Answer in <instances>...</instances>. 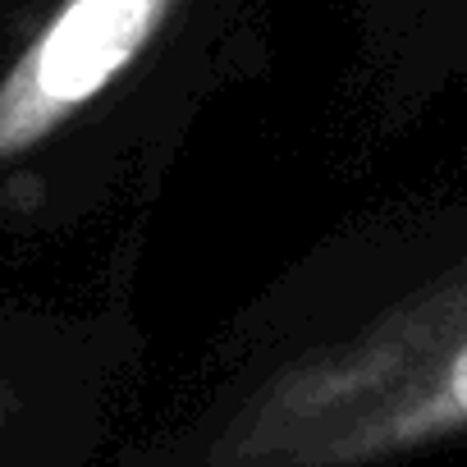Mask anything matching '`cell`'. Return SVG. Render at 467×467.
I'll return each instance as SVG.
<instances>
[{
    "label": "cell",
    "mask_w": 467,
    "mask_h": 467,
    "mask_svg": "<svg viewBox=\"0 0 467 467\" xmlns=\"http://www.w3.org/2000/svg\"><path fill=\"white\" fill-rule=\"evenodd\" d=\"M275 0H0V257L138 244L197 124L271 65Z\"/></svg>",
    "instance_id": "obj_2"
},
{
    "label": "cell",
    "mask_w": 467,
    "mask_h": 467,
    "mask_svg": "<svg viewBox=\"0 0 467 467\" xmlns=\"http://www.w3.org/2000/svg\"><path fill=\"white\" fill-rule=\"evenodd\" d=\"M467 444V188L289 257L97 467H408Z\"/></svg>",
    "instance_id": "obj_1"
},
{
    "label": "cell",
    "mask_w": 467,
    "mask_h": 467,
    "mask_svg": "<svg viewBox=\"0 0 467 467\" xmlns=\"http://www.w3.org/2000/svg\"><path fill=\"white\" fill-rule=\"evenodd\" d=\"M142 353L129 294L83 307L0 294V467H97Z\"/></svg>",
    "instance_id": "obj_3"
},
{
    "label": "cell",
    "mask_w": 467,
    "mask_h": 467,
    "mask_svg": "<svg viewBox=\"0 0 467 467\" xmlns=\"http://www.w3.org/2000/svg\"><path fill=\"white\" fill-rule=\"evenodd\" d=\"M467 88V0H353L344 147L371 151Z\"/></svg>",
    "instance_id": "obj_4"
}]
</instances>
